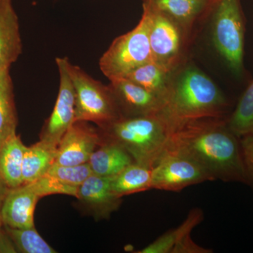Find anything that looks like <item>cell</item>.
<instances>
[{
	"mask_svg": "<svg viewBox=\"0 0 253 253\" xmlns=\"http://www.w3.org/2000/svg\"><path fill=\"white\" fill-rule=\"evenodd\" d=\"M212 181L199 163L172 149H165L152 167V189L179 192L190 186Z\"/></svg>",
	"mask_w": 253,
	"mask_h": 253,
	"instance_id": "obj_7",
	"label": "cell"
},
{
	"mask_svg": "<svg viewBox=\"0 0 253 253\" xmlns=\"http://www.w3.org/2000/svg\"><path fill=\"white\" fill-rule=\"evenodd\" d=\"M172 73L153 61L136 68L125 78L161 96L166 102L172 83Z\"/></svg>",
	"mask_w": 253,
	"mask_h": 253,
	"instance_id": "obj_21",
	"label": "cell"
},
{
	"mask_svg": "<svg viewBox=\"0 0 253 253\" xmlns=\"http://www.w3.org/2000/svg\"><path fill=\"white\" fill-rule=\"evenodd\" d=\"M31 184L41 198L54 194L68 195L76 198L77 196L78 187L63 184L47 174H44Z\"/></svg>",
	"mask_w": 253,
	"mask_h": 253,
	"instance_id": "obj_26",
	"label": "cell"
},
{
	"mask_svg": "<svg viewBox=\"0 0 253 253\" xmlns=\"http://www.w3.org/2000/svg\"><path fill=\"white\" fill-rule=\"evenodd\" d=\"M202 210L194 208L190 211L185 220L175 228L164 233L148 245L139 253H174L176 248L191 238V231L204 220Z\"/></svg>",
	"mask_w": 253,
	"mask_h": 253,
	"instance_id": "obj_18",
	"label": "cell"
},
{
	"mask_svg": "<svg viewBox=\"0 0 253 253\" xmlns=\"http://www.w3.org/2000/svg\"><path fill=\"white\" fill-rule=\"evenodd\" d=\"M227 106L215 83L199 68L189 66L172 79L161 113L174 131L195 120L224 118Z\"/></svg>",
	"mask_w": 253,
	"mask_h": 253,
	"instance_id": "obj_2",
	"label": "cell"
},
{
	"mask_svg": "<svg viewBox=\"0 0 253 253\" xmlns=\"http://www.w3.org/2000/svg\"><path fill=\"white\" fill-rule=\"evenodd\" d=\"M0 253H17L12 241L5 231L1 217H0Z\"/></svg>",
	"mask_w": 253,
	"mask_h": 253,
	"instance_id": "obj_28",
	"label": "cell"
},
{
	"mask_svg": "<svg viewBox=\"0 0 253 253\" xmlns=\"http://www.w3.org/2000/svg\"><path fill=\"white\" fill-rule=\"evenodd\" d=\"M212 12V37L214 47L231 71H244L245 21L241 0H215Z\"/></svg>",
	"mask_w": 253,
	"mask_h": 253,
	"instance_id": "obj_6",
	"label": "cell"
},
{
	"mask_svg": "<svg viewBox=\"0 0 253 253\" xmlns=\"http://www.w3.org/2000/svg\"><path fill=\"white\" fill-rule=\"evenodd\" d=\"M166 149L192 158L213 181L249 185L240 138L224 118H203L181 125L172 131Z\"/></svg>",
	"mask_w": 253,
	"mask_h": 253,
	"instance_id": "obj_1",
	"label": "cell"
},
{
	"mask_svg": "<svg viewBox=\"0 0 253 253\" xmlns=\"http://www.w3.org/2000/svg\"><path fill=\"white\" fill-rule=\"evenodd\" d=\"M66 65L76 93L75 122L92 123L101 128L122 117L109 85L95 80L68 58Z\"/></svg>",
	"mask_w": 253,
	"mask_h": 253,
	"instance_id": "obj_4",
	"label": "cell"
},
{
	"mask_svg": "<svg viewBox=\"0 0 253 253\" xmlns=\"http://www.w3.org/2000/svg\"><path fill=\"white\" fill-rule=\"evenodd\" d=\"M150 18L149 43L154 62L170 73L180 63L183 39L185 31L167 16L143 4Z\"/></svg>",
	"mask_w": 253,
	"mask_h": 253,
	"instance_id": "obj_8",
	"label": "cell"
},
{
	"mask_svg": "<svg viewBox=\"0 0 253 253\" xmlns=\"http://www.w3.org/2000/svg\"><path fill=\"white\" fill-rule=\"evenodd\" d=\"M45 174L63 184L79 187L93 173L88 163L78 166H61L54 163Z\"/></svg>",
	"mask_w": 253,
	"mask_h": 253,
	"instance_id": "obj_25",
	"label": "cell"
},
{
	"mask_svg": "<svg viewBox=\"0 0 253 253\" xmlns=\"http://www.w3.org/2000/svg\"><path fill=\"white\" fill-rule=\"evenodd\" d=\"M66 57L56 59L59 73V89L54 109L40 134V140L57 147L76 116V93L66 65Z\"/></svg>",
	"mask_w": 253,
	"mask_h": 253,
	"instance_id": "obj_9",
	"label": "cell"
},
{
	"mask_svg": "<svg viewBox=\"0 0 253 253\" xmlns=\"http://www.w3.org/2000/svg\"><path fill=\"white\" fill-rule=\"evenodd\" d=\"M57 147L40 140L27 146L23 158V184L34 182L47 172L56 159Z\"/></svg>",
	"mask_w": 253,
	"mask_h": 253,
	"instance_id": "obj_19",
	"label": "cell"
},
{
	"mask_svg": "<svg viewBox=\"0 0 253 253\" xmlns=\"http://www.w3.org/2000/svg\"><path fill=\"white\" fill-rule=\"evenodd\" d=\"M150 18L147 10L135 28L116 38L99 59L101 72L111 81L125 78L131 71L154 61L149 43Z\"/></svg>",
	"mask_w": 253,
	"mask_h": 253,
	"instance_id": "obj_5",
	"label": "cell"
},
{
	"mask_svg": "<svg viewBox=\"0 0 253 253\" xmlns=\"http://www.w3.org/2000/svg\"><path fill=\"white\" fill-rule=\"evenodd\" d=\"M6 234L12 241L17 253H55V251L39 233L35 226L31 228H11L4 226Z\"/></svg>",
	"mask_w": 253,
	"mask_h": 253,
	"instance_id": "obj_24",
	"label": "cell"
},
{
	"mask_svg": "<svg viewBox=\"0 0 253 253\" xmlns=\"http://www.w3.org/2000/svg\"><path fill=\"white\" fill-rule=\"evenodd\" d=\"M102 142L99 128L91 126L89 123L76 121L61 138L54 163L61 166H78L88 163L95 149Z\"/></svg>",
	"mask_w": 253,
	"mask_h": 253,
	"instance_id": "obj_10",
	"label": "cell"
},
{
	"mask_svg": "<svg viewBox=\"0 0 253 253\" xmlns=\"http://www.w3.org/2000/svg\"><path fill=\"white\" fill-rule=\"evenodd\" d=\"M133 163L132 157L122 146L106 141L95 149L88 161L93 174L110 178Z\"/></svg>",
	"mask_w": 253,
	"mask_h": 253,
	"instance_id": "obj_16",
	"label": "cell"
},
{
	"mask_svg": "<svg viewBox=\"0 0 253 253\" xmlns=\"http://www.w3.org/2000/svg\"><path fill=\"white\" fill-rule=\"evenodd\" d=\"M18 118L10 68L0 71V146L16 132Z\"/></svg>",
	"mask_w": 253,
	"mask_h": 253,
	"instance_id": "obj_22",
	"label": "cell"
},
{
	"mask_svg": "<svg viewBox=\"0 0 253 253\" xmlns=\"http://www.w3.org/2000/svg\"><path fill=\"white\" fill-rule=\"evenodd\" d=\"M22 50L19 21L12 0H0V71L10 68Z\"/></svg>",
	"mask_w": 253,
	"mask_h": 253,
	"instance_id": "obj_14",
	"label": "cell"
},
{
	"mask_svg": "<svg viewBox=\"0 0 253 253\" xmlns=\"http://www.w3.org/2000/svg\"><path fill=\"white\" fill-rule=\"evenodd\" d=\"M111 178L91 174L78 187L76 199L96 219L111 217L122 204L123 198L115 194L111 189Z\"/></svg>",
	"mask_w": 253,
	"mask_h": 253,
	"instance_id": "obj_12",
	"label": "cell"
},
{
	"mask_svg": "<svg viewBox=\"0 0 253 253\" xmlns=\"http://www.w3.org/2000/svg\"><path fill=\"white\" fill-rule=\"evenodd\" d=\"M41 199L31 183L9 189L0 211L3 224L21 229L35 226V210Z\"/></svg>",
	"mask_w": 253,
	"mask_h": 253,
	"instance_id": "obj_13",
	"label": "cell"
},
{
	"mask_svg": "<svg viewBox=\"0 0 253 253\" xmlns=\"http://www.w3.org/2000/svg\"><path fill=\"white\" fill-rule=\"evenodd\" d=\"M9 188L0 179V211Z\"/></svg>",
	"mask_w": 253,
	"mask_h": 253,
	"instance_id": "obj_29",
	"label": "cell"
},
{
	"mask_svg": "<svg viewBox=\"0 0 253 253\" xmlns=\"http://www.w3.org/2000/svg\"><path fill=\"white\" fill-rule=\"evenodd\" d=\"M26 147L16 132L0 146V179L9 189L23 184V158Z\"/></svg>",
	"mask_w": 253,
	"mask_h": 253,
	"instance_id": "obj_17",
	"label": "cell"
},
{
	"mask_svg": "<svg viewBox=\"0 0 253 253\" xmlns=\"http://www.w3.org/2000/svg\"><path fill=\"white\" fill-rule=\"evenodd\" d=\"M240 141L249 185L252 188L253 194V133L242 136Z\"/></svg>",
	"mask_w": 253,
	"mask_h": 253,
	"instance_id": "obj_27",
	"label": "cell"
},
{
	"mask_svg": "<svg viewBox=\"0 0 253 253\" xmlns=\"http://www.w3.org/2000/svg\"><path fill=\"white\" fill-rule=\"evenodd\" d=\"M227 125L239 138L253 133V81L245 90Z\"/></svg>",
	"mask_w": 253,
	"mask_h": 253,
	"instance_id": "obj_23",
	"label": "cell"
},
{
	"mask_svg": "<svg viewBox=\"0 0 253 253\" xmlns=\"http://www.w3.org/2000/svg\"><path fill=\"white\" fill-rule=\"evenodd\" d=\"M215 0H143L153 9L162 13L179 25L186 32L193 23L211 11Z\"/></svg>",
	"mask_w": 253,
	"mask_h": 253,
	"instance_id": "obj_15",
	"label": "cell"
},
{
	"mask_svg": "<svg viewBox=\"0 0 253 253\" xmlns=\"http://www.w3.org/2000/svg\"><path fill=\"white\" fill-rule=\"evenodd\" d=\"M122 117H135L161 112L166 101L132 81L121 78L109 84Z\"/></svg>",
	"mask_w": 253,
	"mask_h": 253,
	"instance_id": "obj_11",
	"label": "cell"
},
{
	"mask_svg": "<svg viewBox=\"0 0 253 253\" xmlns=\"http://www.w3.org/2000/svg\"><path fill=\"white\" fill-rule=\"evenodd\" d=\"M152 168L135 162L111 178V187L119 197L151 189Z\"/></svg>",
	"mask_w": 253,
	"mask_h": 253,
	"instance_id": "obj_20",
	"label": "cell"
},
{
	"mask_svg": "<svg viewBox=\"0 0 253 253\" xmlns=\"http://www.w3.org/2000/svg\"><path fill=\"white\" fill-rule=\"evenodd\" d=\"M99 129L103 141L120 145L134 162L151 168L166 149L172 133L170 125L161 111L121 117Z\"/></svg>",
	"mask_w": 253,
	"mask_h": 253,
	"instance_id": "obj_3",
	"label": "cell"
}]
</instances>
